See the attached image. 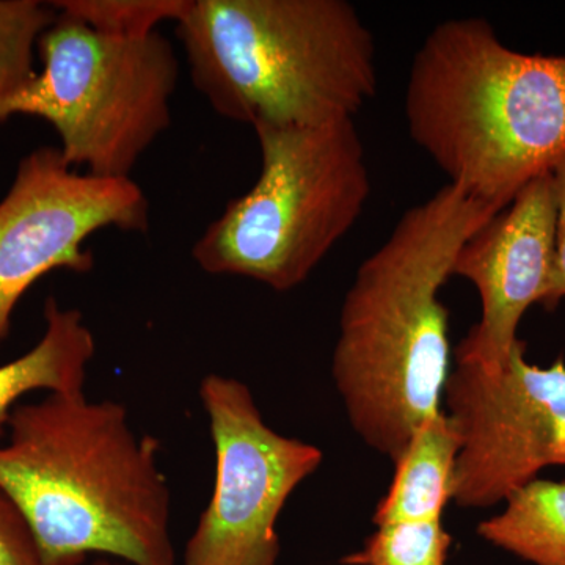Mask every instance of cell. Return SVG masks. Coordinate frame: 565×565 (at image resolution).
<instances>
[{"label":"cell","mask_w":565,"mask_h":565,"mask_svg":"<svg viewBox=\"0 0 565 565\" xmlns=\"http://www.w3.org/2000/svg\"><path fill=\"white\" fill-rule=\"evenodd\" d=\"M255 134L258 180L207 225L192 258L203 273L291 291L362 215L371 193L366 154L353 120Z\"/></svg>","instance_id":"cell-5"},{"label":"cell","mask_w":565,"mask_h":565,"mask_svg":"<svg viewBox=\"0 0 565 565\" xmlns=\"http://www.w3.org/2000/svg\"><path fill=\"white\" fill-rule=\"evenodd\" d=\"M96 353L92 330L77 308L47 297L44 332L24 355L0 366V438L25 394L84 392L88 366Z\"/></svg>","instance_id":"cell-11"},{"label":"cell","mask_w":565,"mask_h":565,"mask_svg":"<svg viewBox=\"0 0 565 565\" xmlns=\"http://www.w3.org/2000/svg\"><path fill=\"white\" fill-rule=\"evenodd\" d=\"M41 70L0 104V121L28 115L50 122L73 169L128 180L172 122L180 58L161 33L143 40L102 35L57 11L41 33Z\"/></svg>","instance_id":"cell-6"},{"label":"cell","mask_w":565,"mask_h":565,"mask_svg":"<svg viewBox=\"0 0 565 565\" xmlns=\"http://www.w3.org/2000/svg\"><path fill=\"white\" fill-rule=\"evenodd\" d=\"M478 534L526 563L565 565V482L535 478L520 487Z\"/></svg>","instance_id":"cell-13"},{"label":"cell","mask_w":565,"mask_h":565,"mask_svg":"<svg viewBox=\"0 0 565 565\" xmlns=\"http://www.w3.org/2000/svg\"><path fill=\"white\" fill-rule=\"evenodd\" d=\"M405 118L449 184L501 212L565 156V55L511 50L482 18L441 22L412 62Z\"/></svg>","instance_id":"cell-3"},{"label":"cell","mask_w":565,"mask_h":565,"mask_svg":"<svg viewBox=\"0 0 565 565\" xmlns=\"http://www.w3.org/2000/svg\"><path fill=\"white\" fill-rule=\"evenodd\" d=\"M54 9L82 24L121 40H143L159 32L162 22L178 24L192 0H58Z\"/></svg>","instance_id":"cell-15"},{"label":"cell","mask_w":565,"mask_h":565,"mask_svg":"<svg viewBox=\"0 0 565 565\" xmlns=\"http://www.w3.org/2000/svg\"><path fill=\"white\" fill-rule=\"evenodd\" d=\"M452 537L441 520L397 522L377 526L344 565H446Z\"/></svg>","instance_id":"cell-16"},{"label":"cell","mask_w":565,"mask_h":565,"mask_svg":"<svg viewBox=\"0 0 565 565\" xmlns=\"http://www.w3.org/2000/svg\"><path fill=\"white\" fill-rule=\"evenodd\" d=\"M556 193L555 264L542 307L553 311L565 299V156L552 169Z\"/></svg>","instance_id":"cell-18"},{"label":"cell","mask_w":565,"mask_h":565,"mask_svg":"<svg viewBox=\"0 0 565 565\" xmlns=\"http://www.w3.org/2000/svg\"><path fill=\"white\" fill-rule=\"evenodd\" d=\"M460 437L446 412L416 427L401 456L388 492L375 508V526L441 520L455 498Z\"/></svg>","instance_id":"cell-12"},{"label":"cell","mask_w":565,"mask_h":565,"mask_svg":"<svg viewBox=\"0 0 565 565\" xmlns=\"http://www.w3.org/2000/svg\"><path fill=\"white\" fill-rule=\"evenodd\" d=\"M446 415L460 437L455 498L460 508H490L565 465V362L527 363L519 340L500 371L456 362L445 386Z\"/></svg>","instance_id":"cell-8"},{"label":"cell","mask_w":565,"mask_h":565,"mask_svg":"<svg viewBox=\"0 0 565 565\" xmlns=\"http://www.w3.org/2000/svg\"><path fill=\"white\" fill-rule=\"evenodd\" d=\"M193 87L226 120H353L377 93L373 33L345 0H192L177 24Z\"/></svg>","instance_id":"cell-4"},{"label":"cell","mask_w":565,"mask_h":565,"mask_svg":"<svg viewBox=\"0 0 565 565\" xmlns=\"http://www.w3.org/2000/svg\"><path fill=\"white\" fill-rule=\"evenodd\" d=\"M200 401L214 444V489L181 565H277L278 519L297 487L321 467L322 451L274 430L237 379L206 375Z\"/></svg>","instance_id":"cell-7"},{"label":"cell","mask_w":565,"mask_h":565,"mask_svg":"<svg viewBox=\"0 0 565 565\" xmlns=\"http://www.w3.org/2000/svg\"><path fill=\"white\" fill-rule=\"evenodd\" d=\"M0 565H44L28 520L0 489Z\"/></svg>","instance_id":"cell-17"},{"label":"cell","mask_w":565,"mask_h":565,"mask_svg":"<svg viewBox=\"0 0 565 565\" xmlns=\"http://www.w3.org/2000/svg\"><path fill=\"white\" fill-rule=\"evenodd\" d=\"M556 193L552 172L527 182L457 255L452 275L473 282L481 321L457 345L456 362L500 371L533 305L544 302L555 264Z\"/></svg>","instance_id":"cell-10"},{"label":"cell","mask_w":565,"mask_h":565,"mask_svg":"<svg viewBox=\"0 0 565 565\" xmlns=\"http://www.w3.org/2000/svg\"><path fill=\"white\" fill-rule=\"evenodd\" d=\"M55 17L51 2L0 0V104L35 77L36 46Z\"/></svg>","instance_id":"cell-14"},{"label":"cell","mask_w":565,"mask_h":565,"mask_svg":"<svg viewBox=\"0 0 565 565\" xmlns=\"http://www.w3.org/2000/svg\"><path fill=\"white\" fill-rule=\"evenodd\" d=\"M6 435L0 489L28 520L44 565L92 555L177 565L159 441L136 433L125 405L52 393L18 405Z\"/></svg>","instance_id":"cell-2"},{"label":"cell","mask_w":565,"mask_h":565,"mask_svg":"<svg viewBox=\"0 0 565 565\" xmlns=\"http://www.w3.org/2000/svg\"><path fill=\"white\" fill-rule=\"evenodd\" d=\"M498 214L448 182L404 212L345 294L334 385L356 435L393 462L444 412L451 349L440 291L460 248Z\"/></svg>","instance_id":"cell-1"},{"label":"cell","mask_w":565,"mask_h":565,"mask_svg":"<svg viewBox=\"0 0 565 565\" xmlns=\"http://www.w3.org/2000/svg\"><path fill=\"white\" fill-rule=\"evenodd\" d=\"M82 565H129L121 563V561L110 559V557H103V559L93 561V563H84Z\"/></svg>","instance_id":"cell-19"},{"label":"cell","mask_w":565,"mask_h":565,"mask_svg":"<svg viewBox=\"0 0 565 565\" xmlns=\"http://www.w3.org/2000/svg\"><path fill=\"white\" fill-rule=\"evenodd\" d=\"M114 228L150 230V203L139 184L73 169L57 147L21 159L13 184L0 200V345L9 338L18 303L54 270L88 274V237Z\"/></svg>","instance_id":"cell-9"}]
</instances>
